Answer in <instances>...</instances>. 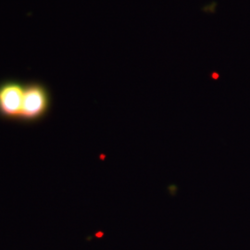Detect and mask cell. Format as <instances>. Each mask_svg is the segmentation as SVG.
<instances>
[{"label":"cell","mask_w":250,"mask_h":250,"mask_svg":"<svg viewBox=\"0 0 250 250\" xmlns=\"http://www.w3.org/2000/svg\"><path fill=\"white\" fill-rule=\"evenodd\" d=\"M52 96L49 88L39 81L25 83L22 107L20 122L22 124H36L42 120L50 111Z\"/></svg>","instance_id":"obj_1"},{"label":"cell","mask_w":250,"mask_h":250,"mask_svg":"<svg viewBox=\"0 0 250 250\" xmlns=\"http://www.w3.org/2000/svg\"><path fill=\"white\" fill-rule=\"evenodd\" d=\"M25 83L16 79L0 82V119L20 122Z\"/></svg>","instance_id":"obj_2"}]
</instances>
